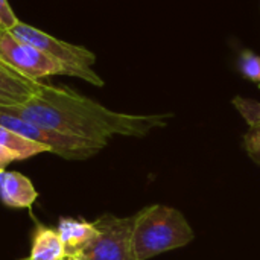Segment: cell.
<instances>
[{
	"mask_svg": "<svg viewBox=\"0 0 260 260\" xmlns=\"http://www.w3.org/2000/svg\"><path fill=\"white\" fill-rule=\"evenodd\" d=\"M29 122L107 146L116 137H145L165 128L172 113L129 114L113 111L67 87L41 82L37 93L23 104L2 107Z\"/></svg>",
	"mask_w": 260,
	"mask_h": 260,
	"instance_id": "6da1fadb",
	"label": "cell"
},
{
	"mask_svg": "<svg viewBox=\"0 0 260 260\" xmlns=\"http://www.w3.org/2000/svg\"><path fill=\"white\" fill-rule=\"evenodd\" d=\"M195 233L187 219L174 207L154 204L134 215L133 253L136 260H148L190 244Z\"/></svg>",
	"mask_w": 260,
	"mask_h": 260,
	"instance_id": "7a4b0ae2",
	"label": "cell"
},
{
	"mask_svg": "<svg viewBox=\"0 0 260 260\" xmlns=\"http://www.w3.org/2000/svg\"><path fill=\"white\" fill-rule=\"evenodd\" d=\"M11 32L17 38L35 46L37 49L44 52L49 58L59 62L66 69L67 76H75L87 81L91 85L104 87L105 84L104 79L93 69L96 62V55L88 49L58 40L23 21H18L11 29Z\"/></svg>",
	"mask_w": 260,
	"mask_h": 260,
	"instance_id": "3957f363",
	"label": "cell"
},
{
	"mask_svg": "<svg viewBox=\"0 0 260 260\" xmlns=\"http://www.w3.org/2000/svg\"><path fill=\"white\" fill-rule=\"evenodd\" d=\"M0 125L21 134L23 137L32 142H37L46 146L49 152L56 154L66 160H87L99 154L105 148L104 145H99V143H94L81 137L69 136L56 129L29 122L15 114L8 113L2 107H0Z\"/></svg>",
	"mask_w": 260,
	"mask_h": 260,
	"instance_id": "277c9868",
	"label": "cell"
},
{
	"mask_svg": "<svg viewBox=\"0 0 260 260\" xmlns=\"http://www.w3.org/2000/svg\"><path fill=\"white\" fill-rule=\"evenodd\" d=\"M99 233L73 260H136L133 253L134 216L105 213L94 221Z\"/></svg>",
	"mask_w": 260,
	"mask_h": 260,
	"instance_id": "5b68a950",
	"label": "cell"
},
{
	"mask_svg": "<svg viewBox=\"0 0 260 260\" xmlns=\"http://www.w3.org/2000/svg\"><path fill=\"white\" fill-rule=\"evenodd\" d=\"M0 59L15 72L34 81L55 75L67 76L66 69L59 62L3 27H0Z\"/></svg>",
	"mask_w": 260,
	"mask_h": 260,
	"instance_id": "8992f818",
	"label": "cell"
},
{
	"mask_svg": "<svg viewBox=\"0 0 260 260\" xmlns=\"http://www.w3.org/2000/svg\"><path fill=\"white\" fill-rule=\"evenodd\" d=\"M38 198L32 181L17 171L0 172V201L12 209H30Z\"/></svg>",
	"mask_w": 260,
	"mask_h": 260,
	"instance_id": "52a82bcc",
	"label": "cell"
},
{
	"mask_svg": "<svg viewBox=\"0 0 260 260\" xmlns=\"http://www.w3.org/2000/svg\"><path fill=\"white\" fill-rule=\"evenodd\" d=\"M56 232L70 256L73 259L81 253L99 233L94 222L75 218H59L56 224Z\"/></svg>",
	"mask_w": 260,
	"mask_h": 260,
	"instance_id": "ba28073f",
	"label": "cell"
},
{
	"mask_svg": "<svg viewBox=\"0 0 260 260\" xmlns=\"http://www.w3.org/2000/svg\"><path fill=\"white\" fill-rule=\"evenodd\" d=\"M21 260H70V256L56 229L38 222L32 233L29 256Z\"/></svg>",
	"mask_w": 260,
	"mask_h": 260,
	"instance_id": "9c48e42d",
	"label": "cell"
},
{
	"mask_svg": "<svg viewBox=\"0 0 260 260\" xmlns=\"http://www.w3.org/2000/svg\"><path fill=\"white\" fill-rule=\"evenodd\" d=\"M41 81H34L23 76L0 59V91L26 102L37 93Z\"/></svg>",
	"mask_w": 260,
	"mask_h": 260,
	"instance_id": "30bf717a",
	"label": "cell"
},
{
	"mask_svg": "<svg viewBox=\"0 0 260 260\" xmlns=\"http://www.w3.org/2000/svg\"><path fill=\"white\" fill-rule=\"evenodd\" d=\"M0 146L9 151L17 157V160H26L44 152H49V149L37 142H32L21 134L0 125Z\"/></svg>",
	"mask_w": 260,
	"mask_h": 260,
	"instance_id": "8fae6325",
	"label": "cell"
},
{
	"mask_svg": "<svg viewBox=\"0 0 260 260\" xmlns=\"http://www.w3.org/2000/svg\"><path fill=\"white\" fill-rule=\"evenodd\" d=\"M238 69L245 79L260 87V55L250 49L241 50L238 56Z\"/></svg>",
	"mask_w": 260,
	"mask_h": 260,
	"instance_id": "7c38bea8",
	"label": "cell"
},
{
	"mask_svg": "<svg viewBox=\"0 0 260 260\" xmlns=\"http://www.w3.org/2000/svg\"><path fill=\"white\" fill-rule=\"evenodd\" d=\"M233 107L238 110V113L242 116V119L248 123L251 129H260V102L244 98V96H236L232 101Z\"/></svg>",
	"mask_w": 260,
	"mask_h": 260,
	"instance_id": "4fadbf2b",
	"label": "cell"
},
{
	"mask_svg": "<svg viewBox=\"0 0 260 260\" xmlns=\"http://www.w3.org/2000/svg\"><path fill=\"white\" fill-rule=\"evenodd\" d=\"M20 20L15 17L8 0H0V27L11 30Z\"/></svg>",
	"mask_w": 260,
	"mask_h": 260,
	"instance_id": "5bb4252c",
	"label": "cell"
},
{
	"mask_svg": "<svg viewBox=\"0 0 260 260\" xmlns=\"http://www.w3.org/2000/svg\"><path fill=\"white\" fill-rule=\"evenodd\" d=\"M244 143L248 154L260 163V129H251L248 134H245Z\"/></svg>",
	"mask_w": 260,
	"mask_h": 260,
	"instance_id": "9a60e30c",
	"label": "cell"
},
{
	"mask_svg": "<svg viewBox=\"0 0 260 260\" xmlns=\"http://www.w3.org/2000/svg\"><path fill=\"white\" fill-rule=\"evenodd\" d=\"M12 161H17V157L14 154H11L9 151H6L5 148L0 146V172L6 169L8 165H11Z\"/></svg>",
	"mask_w": 260,
	"mask_h": 260,
	"instance_id": "2e32d148",
	"label": "cell"
},
{
	"mask_svg": "<svg viewBox=\"0 0 260 260\" xmlns=\"http://www.w3.org/2000/svg\"><path fill=\"white\" fill-rule=\"evenodd\" d=\"M17 104H23V102L11 94L0 91V107H11V105H17Z\"/></svg>",
	"mask_w": 260,
	"mask_h": 260,
	"instance_id": "e0dca14e",
	"label": "cell"
},
{
	"mask_svg": "<svg viewBox=\"0 0 260 260\" xmlns=\"http://www.w3.org/2000/svg\"><path fill=\"white\" fill-rule=\"evenodd\" d=\"M70 260H73V259H70Z\"/></svg>",
	"mask_w": 260,
	"mask_h": 260,
	"instance_id": "ac0fdd59",
	"label": "cell"
},
{
	"mask_svg": "<svg viewBox=\"0 0 260 260\" xmlns=\"http://www.w3.org/2000/svg\"><path fill=\"white\" fill-rule=\"evenodd\" d=\"M20 260H21V259H20Z\"/></svg>",
	"mask_w": 260,
	"mask_h": 260,
	"instance_id": "d6986e66",
	"label": "cell"
}]
</instances>
